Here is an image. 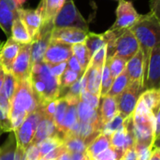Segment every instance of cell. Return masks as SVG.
Listing matches in <instances>:
<instances>
[{"mask_svg":"<svg viewBox=\"0 0 160 160\" xmlns=\"http://www.w3.org/2000/svg\"><path fill=\"white\" fill-rule=\"evenodd\" d=\"M9 118L12 129H17L26 116L37 110L39 101L34 93L29 80L17 81L15 92L9 102Z\"/></svg>","mask_w":160,"mask_h":160,"instance_id":"obj_1","label":"cell"},{"mask_svg":"<svg viewBox=\"0 0 160 160\" xmlns=\"http://www.w3.org/2000/svg\"><path fill=\"white\" fill-rule=\"evenodd\" d=\"M29 82L39 104L60 98V81L51 73L49 66L43 61L33 64Z\"/></svg>","mask_w":160,"mask_h":160,"instance_id":"obj_2","label":"cell"},{"mask_svg":"<svg viewBox=\"0 0 160 160\" xmlns=\"http://www.w3.org/2000/svg\"><path fill=\"white\" fill-rule=\"evenodd\" d=\"M130 30L137 38L146 61L152 49L160 44V17L154 11L140 15Z\"/></svg>","mask_w":160,"mask_h":160,"instance_id":"obj_3","label":"cell"},{"mask_svg":"<svg viewBox=\"0 0 160 160\" xmlns=\"http://www.w3.org/2000/svg\"><path fill=\"white\" fill-rule=\"evenodd\" d=\"M132 119L135 143L154 146L156 142L154 134L155 112H151L140 98L132 113Z\"/></svg>","mask_w":160,"mask_h":160,"instance_id":"obj_4","label":"cell"},{"mask_svg":"<svg viewBox=\"0 0 160 160\" xmlns=\"http://www.w3.org/2000/svg\"><path fill=\"white\" fill-rule=\"evenodd\" d=\"M65 27L89 31L88 22L77 8L73 0H66L53 20V28Z\"/></svg>","mask_w":160,"mask_h":160,"instance_id":"obj_5","label":"cell"},{"mask_svg":"<svg viewBox=\"0 0 160 160\" xmlns=\"http://www.w3.org/2000/svg\"><path fill=\"white\" fill-rule=\"evenodd\" d=\"M43 114V111L42 108L39 104V106L37 108L36 111H34L33 112L29 113L25 120L22 122V124L14 131L15 137H16V141H17V144L23 148L24 150L32 144V141L34 139L35 136V132H36V128H37V125L39 121V119L41 118Z\"/></svg>","mask_w":160,"mask_h":160,"instance_id":"obj_6","label":"cell"},{"mask_svg":"<svg viewBox=\"0 0 160 160\" xmlns=\"http://www.w3.org/2000/svg\"><path fill=\"white\" fill-rule=\"evenodd\" d=\"M111 146L116 151L124 155V153L134 147L135 138L133 133V119L132 114L128 116L121 127L114 131L110 137Z\"/></svg>","mask_w":160,"mask_h":160,"instance_id":"obj_7","label":"cell"},{"mask_svg":"<svg viewBox=\"0 0 160 160\" xmlns=\"http://www.w3.org/2000/svg\"><path fill=\"white\" fill-rule=\"evenodd\" d=\"M144 91L143 86L137 82H130L127 88L116 98L118 112L125 117L131 115L136 108L140 96Z\"/></svg>","mask_w":160,"mask_h":160,"instance_id":"obj_8","label":"cell"},{"mask_svg":"<svg viewBox=\"0 0 160 160\" xmlns=\"http://www.w3.org/2000/svg\"><path fill=\"white\" fill-rule=\"evenodd\" d=\"M160 86V44L152 49L145 61L143 74V89H159Z\"/></svg>","mask_w":160,"mask_h":160,"instance_id":"obj_9","label":"cell"},{"mask_svg":"<svg viewBox=\"0 0 160 160\" xmlns=\"http://www.w3.org/2000/svg\"><path fill=\"white\" fill-rule=\"evenodd\" d=\"M140 15L135 9L132 2L119 0L116 8V20L110 30H127L130 29L139 20Z\"/></svg>","mask_w":160,"mask_h":160,"instance_id":"obj_10","label":"cell"},{"mask_svg":"<svg viewBox=\"0 0 160 160\" xmlns=\"http://www.w3.org/2000/svg\"><path fill=\"white\" fill-rule=\"evenodd\" d=\"M31 43L22 44L11 68V74L17 81L29 80L32 70Z\"/></svg>","mask_w":160,"mask_h":160,"instance_id":"obj_11","label":"cell"},{"mask_svg":"<svg viewBox=\"0 0 160 160\" xmlns=\"http://www.w3.org/2000/svg\"><path fill=\"white\" fill-rule=\"evenodd\" d=\"M72 45L51 40L43 55V62L47 65H55L66 62L72 55Z\"/></svg>","mask_w":160,"mask_h":160,"instance_id":"obj_12","label":"cell"},{"mask_svg":"<svg viewBox=\"0 0 160 160\" xmlns=\"http://www.w3.org/2000/svg\"><path fill=\"white\" fill-rule=\"evenodd\" d=\"M66 0H41L38 8L42 15V26L39 33L52 31L53 28V20L64 5Z\"/></svg>","mask_w":160,"mask_h":160,"instance_id":"obj_13","label":"cell"},{"mask_svg":"<svg viewBox=\"0 0 160 160\" xmlns=\"http://www.w3.org/2000/svg\"><path fill=\"white\" fill-rule=\"evenodd\" d=\"M18 16L25 25L31 39L34 40L38 36L42 26V15L39 8H18Z\"/></svg>","mask_w":160,"mask_h":160,"instance_id":"obj_14","label":"cell"},{"mask_svg":"<svg viewBox=\"0 0 160 160\" xmlns=\"http://www.w3.org/2000/svg\"><path fill=\"white\" fill-rule=\"evenodd\" d=\"M89 31H84L79 28L65 27L52 28L51 33V40L59 41L68 45L83 43Z\"/></svg>","mask_w":160,"mask_h":160,"instance_id":"obj_15","label":"cell"},{"mask_svg":"<svg viewBox=\"0 0 160 160\" xmlns=\"http://www.w3.org/2000/svg\"><path fill=\"white\" fill-rule=\"evenodd\" d=\"M145 68V58L142 51L140 49L128 62L126 71L130 82H137L143 86V74Z\"/></svg>","mask_w":160,"mask_h":160,"instance_id":"obj_16","label":"cell"},{"mask_svg":"<svg viewBox=\"0 0 160 160\" xmlns=\"http://www.w3.org/2000/svg\"><path fill=\"white\" fill-rule=\"evenodd\" d=\"M103 65L90 62L87 68L83 72V75L85 77V82H86L85 91L91 94H94L99 98H100L101 73H102Z\"/></svg>","mask_w":160,"mask_h":160,"instance_id":"obj_17","label":"cell"},{"mask_svg":"<svg viewBox=\"0 0 160 160\" xmlns=\"http://www.w3.org/2000/svg\"><path fill=\"white\" fill-rule=\"evenodd\" d=\"M118 107L116 98L111 96H104L99 98V103L98 107V121L101 128L112 120L118 113Z\"/></svg>","mask_w":160,"mask_h":160,"instance_id":"obj_18","label":"cell"},{"mask_svg":"<svg viewBox=\"0 0 160 160\" xmlns=\"http://www.w3.org/2000/svg\"><path fill=\"white\" fill-rule=\"evenodd\" d=\"M22 44L14 41L11 38H8L4 42L0 51V66L5 72L10 73L15 58L21 49Z\"/></svg>","mask_w":160,"mask_h":160,"instance_id":"obj_19","label":"cell"},{"mask_svg":"<svg viewBox=\"0 0 160 160\" xmlns=\"http://www.w3.org/2000/svg\"><path fill=\"white\" fill-rule=\"evenodd\" d=\"M57 135H59V134H58V131L54 125L52 117L46 115L43 112V114L37 125V128H36L34 139L32 141V144H38L39 142H41L49 137H53V136H57Z\"/></svg>","mask_w":160,"mask_h":160,"instance_id":"obj_20","label":"cell"},{"mask_svg":"<svg viewBox=\"0 0 160 160\" xmlns=\"http://www.w3.org/2000/svg\"><path fill=\"white\" fill-rule=\"evenodd\" d=\"M51 33H52V31L39 33L38 36L34 40L31 41L32 64L42 62L44 52L51 41Z\"/></svg>","mask_w":160,"mask_h":160,"instance_id":"obj_21","label":"cell"},{"mask_svg":"<svg viewBox=\"0 0 160 160\" xmlns=\"http://www.w3.org/2000/svg\"><path fill=\"white\" fill-rule=\"evenodd\" d=\"M77 113L80 122L92 125L97 128L98 131L99 132L102 131V128L98 121V110L93 109L92 107H90L89 105H87L82 101H80L77 104Z\"/></svg>","mask_w":160,"mask_h":160,"instance_id":"obj_22","label":"cell"},{"mask_svg":"<svg viewBox=\"0 0 160 160\" xmlns=\"http://www.w3.org/2000/svg\"><path fill=\"white\" fill-rule=\"evenodd\" d=\"M110 146H111L110 137L106 136L103 133H100L88 145L86 149V155L88 156L89 159L93 160L102 152H104L106 149H108Z\"/></svg>","mask_w":160,"mask_h":160,"instance_id":"obj_23","label":"cell"},{"mask_svg":"<svg viewBox=\"0 0 160 160\" xmlns=\"http://www.w3.org/2000/svg\"><path fill=\"white\" fill-rule=\"evenodd\" d=\"M9 38H11L14 41L20 44H27V43H31L32 41L25 25L23 24V22H22L19 16L14 19L11 24Z\"/></svg>","mask_w":160,"mask_h":160,"instance_id":"obj_24","label":"cell"},{"mask_svg":"<svg viewBox=\"0 0 160 160\" xmlns=\"http://www.w3.org/2000/svg\"><path fill=\"white\" fill-rule=\"evenodd\" d=\"M17 17L18 13L12 11L3 0H0V28L4 31L8 38L10 37L11 24Z\"/></svg>","mask_w":160,"mask_h":160,"instance_id":"obj_25","label":"cell"},{"mask_svg":"<svg viewBox=\"0 0 160 160\" xmlns=\"http://www.w3.org/2000/svg\"><path fill=\"white\" fill-rule=\"evenodd\" d=\"M83 43L87 49V52H88L90 59H91V57L96 53L97 51H98L100 48L106 46L107 40H106V37H105L104 33L97 34V33H92L89 31Z\"/></svg>","mask_w":160,"mask_h":160,"instance_id":"obj_26","label":"cell"},{"mask_svg":"<svg viewBox=\"0 0 160 160\" xmlns=\"http://www.w3.org/2000/svg\"><path fill=\"white\" fill-rule=\"evenodd\" d=\"M17 141L14 131H10L8 139L0 146V160H16Z\"/></svg>","mask_w":160,"mask_h":160,"instance_id":"obj_27","label":"cell"},{"mask_svg":"<svg viewBox=\"0 0 160 160\" xmlns=\"http://www.w3.org/2000/svg\"><path fill=\"white\" fill-rule=\"evenodd\" d=\"M9 101L0 96V133L13 131L9 118Z\"/></svg>","mask_w":160,"mask_h":160,"instance_id":"obj_28","label":"cell"},{"mask_svg":"<svg viewBox=\"0 0 160 160\" xmlns=\"http://www.w3.org/2000/svg\"><path fill=\"white\" fill-rule=\"evenodd\" d=\"M140 98L145 103L147 108L155 112L157 110L159 109L160 104V91L159 89H147L144 90Z\"/></svg>","mask_w":160,"mask_h":160,"instance_id":"obj_29","label":"cell"},{"mask_svg":"<svg viewBox=\"0 0 160 160\" xmlns=\"http://www.w3.org/2000/svg\"><path fill=\"white\" fill-rule=\"evenodd\" d=\"M129 82H130V80H129L128 75L125 69L121 74H119L116 78L113 79L112 86L107 95L111 96V97H114V98L119 96L127 88V86L128 85Z\"/></svg>","mask_w":160,"mask_h":160,"instance_id":"obj_30","label":"cell"},{"mask_svg":"<svg viewBox=\"0 0 160 160\" xmlns=\"http://www.w3.org/2000/svg\"><path fill=\"white\" fill-rule=\"evenodd\" d=\"M63 144L70 154L85 153L88 146L86 142L80 137H65L63 138Z\"/></svg>","mask_w":160,"mask_h":160,"instance_id":"obj_31","label":"cell"},{"mask_svg":"<svg viewBox=\"0 0 160 160\" xmlns=\"http://www.w3.org/2000/svg\"><path fill=\"white\" fill-rule=\"evenodd\" d=\"M61 144H63V140L59 135H57V136H53V137H49V138L39 142L37 144V146L39 150L40 158H42L46 155L51 153L52 150H54L55 148L60 146Z\"/></svg>","mask_w":160,"mask_h":160,"instance_id":"obj_32","label":"cell"},{"mask_svg":"<svg viewBox=\"0 0 160 160\" xmlns=\"http://www.w3.org/2000/svg\"><path fill=\"white\" fill-rule=\"evenodd\" d=\"M78 121H79V118H78V113H77V105H74V104L68 105L66 114L64 116L63 122H62V128H61V132H60L61 138Z\"/></svg>","mask_w":160,"mask_h":160,"instance_id":"obj_33","label":"cell"},{"mask_svg":"<svg viewBox=\"0 0 160 160\" xmlns=\"http://www.w3.org/2000/svg\"><path fill=\"white\" fill-rule=\"evenodd\" d=\"M16 83H17V80L14 78V76L11 73L5 72L0 96L5 98L7 100H8L10 102V100L13 97V94L15 92Z\"/></svg>","mask_w":160,"mask_h":160,"instance_id":"obj_34","label":"cell"},{"mask_svg":"<svg viewBox=\"0 0 160 160\" xmlns=\"http://www.w3.org/2000/svg\"><path fill=\"white\" fill-rule=\"evenodd\" d=\"M68 105L69 104L64 98H58L56 99V106H55V111L53 113V122H54V125L56 127V129L59 135H60L61 128H62V122H63V119H64V116L66 114Z\"/></svg>","mask_w":160,"mask_h":160,"instance_id":"obj_35","label":"cell"},{"mask_svg":"<svg viewBox=\"0 0 160 160\" xmlns=\"http://www.w3.org/2000/svg\"><path fill=\"white\" fill-rule=\"evenodd\" d=\"M71 48H72V55L78 60L82 70L84 71L90 63V56L84 43L74 44L71 46Z\"/></svg>","mask_w":160,"mask_h":160,"instance_id":"obj_36","label":"cell"},{"mask_svg":"<svg viewBox=\"0 0 160 160\" xmlns=\"http://www.w3.org/2000/svg\"><path fill=\"white\" fill-rule=\"evenodd\" d=\"M106 62L108 64L111 75L114 79L126 69L128 60L118 55H112L109 59H106Z\"/></svg>","mask_w":160,"mask_h":160,"instance_id":"obj_37","label":"cell"},{"mask_svg":"<svg viewBox=\"0 0 160 160\" xmlns=\"http://www.w3.org/2000/svg\"><path fill=\"white\" fill-rule=\"evenodd\" d=\"M68 91L63 98L68 101L69 105L74 104L77 105L81 101V93H82V83H81V78L77 80L73 84H71L68 87Z\"/></svg>","mask_w":160,"mask_h":160,"instance_id":"obj_38","label":"cell"},{"mask_svg":"<svg viewBox=\"0 0 160 160\" xmlns=\"http://www.w3.org/2000/svg\"><path fill=\"white\" fill-rule=\"evenodd\" d=\"M113 82V78L111 75L109 67L107 62L105 61L103 68H102V73H101V84H100V97H104L108 94L112 83Z\"/></svg>","mask_w":160,"mask_h":160,"instance_id":"obj_39","label":"cell"},{"mask_svg":"<svg viewBox=\"0 0 160 160\" xmlns=\"http://www.w3.org/2000/svg\"><path fill=\"white\" fill-rule=\"evenodd\" d=\"M126 118H127V117H125L123 114H121L120 112H118L112 120H110V121L103 127L101 133L105 134V135L108 136V137H111L112 134L114 131H116V130L121 127V125L123 124V122L125 121Z\"/></svg>","mask_w":160,"mask_h":160,"instance_id":"obj_40","label":"cell"},{"mask_svg":"<svg viewBox=\"0 0 160 160\" xmlns=\"http://www.w3.org/2000/svg\"><path fill=\"white\" fill-rule=\"evenodd\" d=\"M81 76L82 75H80L79 73H77L75 71H72V70L67 68L65 70V72L62 74L61 78H60V91L62 89L68 88L77 80H79L81 78Z\"/></svg>","mask_w":160,"mask_h":160,"instance_id":"obj_41","label":"cell"},{"mask_svg":"<svg viewBox=\"0 0 160 160\" xmlns=\"http://www.w3.org/2000/svg\"><path fill=\"white\" fill-rule=\"evenodd\" d=\"M122 157L123 154H121L120 152L116 151L112 146H110L108 149H106L104 152H102L93 160H120Z\"/></svg>","mask_w":160,"mask_h":160,"instance_id":"obj_42","label":"cell"},{"mask_svg":"<svg viewBox=\"0 0 160 160\" xmlns=\"http://www.w3.org/2000/svg\"><path fill=\"white\" fill-rule=\"evenodd\" d=\"M81 101L86 103L93 109L98 110V103H99V97H98L94 94H91L87 91H83L81 93Z\"/></svg>","mask_w":160,"mask_h":160,"instance_id":"obj_43","label":"cell"},{"mask_svg":"<svg viewBox=\"0 0 160 160\" xmlns=\"http://www.w3.org/2000/svg\"><path fill=\"white\" fill-rule=\"evenodd\" d=\"M136 154H137V159L138 160H149L153 146H145L142 144L135 143L134 145Z\"/></svg>","mask_w":160,"mask_h":160,"instance_id":"obj_44","label":"cell"},{"mask_svg":"<svg viewBox=\"0 0 160 160\" xmlns=\"http://www.w3.org/2000/svg\"><path fill=\"white\" fill-rule=\"evenodd\" d=\"M51 70V73L60 81V78L62 76V74L65 72V70L67 69V61L66 62H62V63H58L55 65H48Z\"/></svg>","mask_w":160,"mask_h":160,"instance_id":"obj_45","label":"cell"},{"mask_svg":"<svg viewBox=\"0 0 160 160\" xmlns=\"http://www.w3.org/2000/svg\"><path fill=\"white\" fill-rule=\"evenodd\" d=\"M40 153L37 144H31L25 149V160H39Z\"/></svg>","mask_w":160,"mask_h":160,"instance_id":"obj_46","label":"cell"},{"mask_svg":"<svg viewBox=\"0 0 160 160\" xmlns=\"http://www.w3.org/2000/svg\"><path fill=\"white\" fill-rule=\"evenodd\" d=\"M67 68H68V69H70V70H72V71H75V72L79 73L80 75H82L83 72H84V71L82 70V68L80 63L78 62V60H77L73 55H71V56L68 58V60L67 61Z\"/></svg>","mask_w":160,"mask_h":160,"instance_id":"obj_47","label":"cell"},{"mask_svg":"<svg viewBox=\"0 0 160 160\" xmlns=\"http://www.w3.org/2000/svg\"><path fill=\"white\" fill-rule=\"evenodd\" d=\"M67 151V149H66V147L64 146V144H61L60 146H58L57 148H55L54 150H52L51 153H49L48 155H46L44 158H44L45 160H50V159H56L60 155H62L63 153H65Z\"/></svg>","mask_w":160,"mask_h":160,"instance_id":"obj_48","label":"cell"},{"mask_svg":"<svg viewBox=\"0 0 160 160\" xmlns=\"http://www.w3.org/2000/svg\"><path fill=\"white\" fill-rule=\"evenodd\" d=\"M120 160H138L137 159V154H136V151H135V148L132 147L128 150H127L122 158Z\"/></svg>","mask_w":160,"mask_h":160,"instance_id":"obj_49","label":"cell"},{"mask_svg":"<svg viewBox=\"0 0 160 160\" xmlns=\"http://www.w3.org/2000/svg\"><path fill=\"white\" fill-rule=\"evenodd\" d=\"M149 160H160V151L158 146L154 145Z\"/></svg>","mask_w":160,"mask_h":160,"instance_id":"obj_50","label":"cell"},{"mask_svg":"<svg viewBox=\"0 0 160 160\" xmlns=\"http://www.w3.org/2000/svg\"><path fill=\"white\" fill-rule=\"evenodd\" d=\"M159 2L160 0H152L151 1V11H154L158 16H159L160 13Z\"/></svg>","mask_w":160,"mask_h":160,"instance_id":"obj_51","label":"cell"},{"mask_svg":"<svg viewBox=\"0 0 160 160\" xmlns=\"http://www.w3.org/2000/svg\"><path fill=\"white\" fill-rule=\"evenodd\" d=\"M89 159L88 156L85 153H73L71 154V160H87Z\"/></svg>","mask_w":160,"mask_h":160,"instance_id":"obj_52","label":"cell"},{"mask_svg":"<svg viewBox=\"0 0 160 160\" xmlns=\"http://www.w3.org/2000/svg\"><path fill=\"white\" fill-rule=\"evenodd\" d=\"M55 160H71V154L69 152L66 151L65 153L60 155Z\"/></svg>","mask_w":160,"mask_h":160,"instance_id":"obj_53","label":"cell"},{"mask_svg":"<svg viewBox=\"0 0 160 160\" xmlns=\"http://www.w3.org/2000/svg\"><path fill=\"white\" fill-rule=\"evenodd\" d=\"M4 76H5V71L3 70V68L0 66V92H1V87H2L3 81H4Z\"/></svg>","mask_w":160,"mask_h":160,"instance_id":"obj_54","label":"cell"},{"mask_svg":"<svg viewBox=\"0 0 160 160\" xmlns=\"http://www.w3.org/2000/svg\"><path fill=\"white\" fill-rule=\"evenodd\" d=\"M14 2H15L17 8H22V5H23L26 1H25V0H14Z\"/></svg>","mask_w":160,"mask_h":160,"instance_id":"obj_55","label":"cell"},{"mask_svg":"<svg viewBox=\"0 0 160 160\" xmlns=\"http://www.w3.org/2000/svg\"><path fill=\"white\" fill-rule=\"evenodd\" d=\"M39 160H45V159H44V158H40V159H39Z\"/></svg>","mask_w":160,"mask_h":160,"instance_id":"obj_56","label":"cell"},{"mask_svg":"<svg viewBox=\"0 0 160 160\" xmlns=\"http://www.w3.org/2000/svg\"><path fill=\"white\" fill-rule=\"evenodd\" d=\"M50 160H55V159H50Z\"/></svg>","mask_w":160,"mask_h":160,"instance_id":"obj_57","label":"cell"},{"mask_svg":"<svg viewBox=\"0 0 160 160\" xmlns=\"http://www.w3.org/2000/svg\"><path fill=\"white\" fill-rule=\"evenodd\" d=\"M25 1H27V0H25Z\"/></svg>","mask_w":160,"mask_h":160,"instance_id":"obj_58","label":"cell"},{"mask_svg":"<svg viewBox=\"0 0 160 160\" xmlns=\"http://www.w3.org/2000/svg\"><path fill=\"white\" fill-rule=\"evenodd\" d=\"M87 160H90V159H87Z\"/></svg>","mask_w":160,"mask_h":160,"instance_id":"obj_59","label":"cell"}]
</instances>
